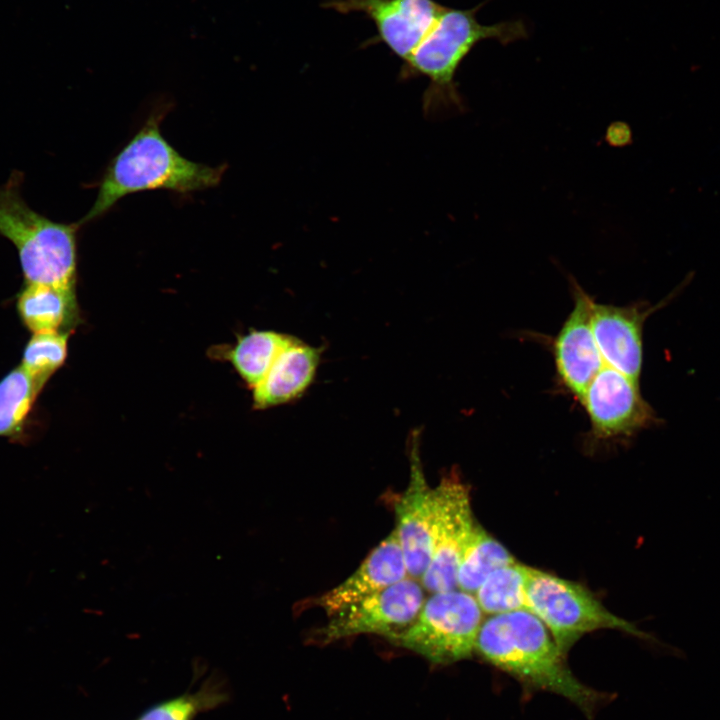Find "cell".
Wrapping results in <instances>:
<instances>
[{"label":"cell","mask_w":720,"mask_h":720,"mask_svg":"<svg viewBox=\"0 0 720 720\" xmlns=\"http://www.w3.org/2000/svg\"><path fill=\"white\" fill-rule=\"evenodd\" d=\"M663 306L646 304L592 306V330L603 362L639 382L643 367V327L651 313Z\"/></svg>","instance_id":"13"},{"label":"cell","mask_w":720,"mask_h":720,"mask_svg":"<svg viewBox=\"0 0 720 720\" xmlns=\"http://www.w3.org/2000/svg\"><path fill=\"white\" fill-rule=\"evenodd\" d=\"M483 621L475 596L456 588L431 593L411 624L385 638L433 665L446 666L472 656Z\"/></svg>","instance_id":"5"},{"label":"cell","mask_w":720,"mask_h":720,"mask_svg":"<svg viewBox=\"0 0 720 720\" xmlns=\"http://www.w3.org/2000/svg\"><path fill=\"white\" fill-rule=\"evenodd\" d=\"M475 652L488 664L515 679L527 692L561 696L592 719L613 697L579 680L543 622L532 612L517 610L484 619Z\"/></svg>","instance_id":"1"},{"label":"cell","mask_w":720,"mask_h":720,"mask_svg":"<svg viewBox=\"0 0 720 720\" xmlns=\"http://www.w3.org/2000/svg\"><path fill=\"white\" fill-rule=\"evenodd\" d=\"M416 432L413 433L409 451L408 484L394 502V530L408 575L420 581L432 555L435 496L434 488L429 486L424 474Z\"/></svg>","instance_id":"11"},{"label":"cell","mask_w":720,"mask_h":720,"mask_svg":"<svg viewBox=\"0 0 720 720\" xmlns=\"http://www.w3.org/2000/svg\"><path fill=\"white\" fill-rule=\"evenodd\" d=\"M80 223H59L22 198L19 176L0 186V235L16 248L25 283L75 287Z\"/></svg>","instance_id":"4"},{"label":"cell","mask_w":720,"mask_h":720,"mask_svg":"<svg viewBox=\"0 0 720 720\" xmlns=\"http://www.w3.org/2000/svg\"><path fill=\"white\" fill-rule=\"evenodd\" d=\"M208 704L203 696L180 697L160 704L147 711L140 720H192L202 705Z\"/></svg>","instance_id":"22"},{"label":"cell","mask_w":720,"mask_h":720,"mask_svg":"<svg viewBox=\"0 0 720 720\" xmlns=\"http://www.w3.org/2000/svg\"><path fill=\"white\" fill-rule=\"evenodd\" d=\"M293 339L294 336L275 331L252 330L238 338L235 345L226 351L225 358L253 389L263 380L278 355Z\"/></svg>","instance_id":"18"},{"label":"cell","mask_w":720,"mask_h":720,"mask_svg":"<svg viewBox=\"0 0 720 720\" xmlns=\"http://www.w3.org/2000/svg\"><path fill=\"white\" fill-rule=\"evenodd\" d=\"M323 8L338 13L360 12L375 25L377 35L362 47L383 43L405 61L436 23L446 6L435 0H328Z\"/></svg>","instance_id":"10"},{"label":"cell","mask_w":720,"mask_h":720,"mask_svg":"<svg viewBox=\"0 0 720 720\" xmlns=\"http://www.w3.org/2000/svg\"><path fill=\"white\" fill-rule=\"evenodd\" d=\"M574 305L558 332L553 355L561 384L581 400L605 365L592 330V298L573 281Z\"/></svg>","instance_id":"12"},{"label":"cell","mask_w":720,"mask_h":720,"mask_svg":"<svg viewBox=\"0 0 720 720\" xmlns=\"http://www.w3.org/2000/svg\"><path fill=\"white\" fill-rule=\"evenodd\" d=\"M421 582L412 577L401 581L329 616L312 633L313 643L327 645L361 634L387 637L405 629L419 613L426 597Z\"/></svg>","instance_id":"7"},{"label":"cell","mask_w":720,"mask_h":720,"mask_svg":"<svg viewBox=\"0 0 720 720\" xmlns=\"http://www.w3.org/2000/svg\"><path fill=\"white\" fill-rule=\"evenodd\" d=\"M525 590L529 611L543 622L565 656L582 636L600 629L649 640V635L610 612L579 583L528 566Z\"/></svg>","instance_id":"6"},{"label":"cell","mask_w":720,"mask_h":720,"mask_svg":"<svg viewBox=\"0 0 720 720\" xmlns=\"http://www.w3.org/2000/svg\"><path fill=\"white\" fill-rule=\"evenodd\" d=\"M580 401L589 418L590 435L598 441L630 437L657 422L639 382L606 365Z\"/></svg>","instance_id":"9"},{"label":"cell","mask_w":720,"mask_h":720,"mask_svg":"<svg viewBox=\"0 0 720 720\" xmlns=\"http://www.w3.org/2000/svg\"><path fill=\"white\" fill-rule=\"evenodd\" d=\"M47 382L32 375L21 364L0 381V436L24 438L33 405Z\"/></svg>","instance_id":"17"},{"label":"cell","mask_w":720,"mask_h":720,"mask_svg":"<svg viewBox=\"0 0 720 720\" xmlns=\"http://www.w3.org/2000/svg\"><path fill=\"white\" fill-rule=\"evenodd\" d=\"M396 531L374 547L343 582L314 598L328 616L408 577ZM410 577V576H409Z\"/></svg>","instance_id":"14"},{"label":"cell","mask_w":720,"mask_h":720,"mask_svg":"<svg viewBox=\"0 0 720 720\" xmlns=\"http://www.w3.org/2000/svg\"><path fill=\"white\" fill-rule=\"evenodd\" d=\"M528 566L515 561L492 572L473 594L483 614L529 611L526 596Z\"/></svg>","instance_id":"20"},{"label":"cell","mask_w":720,"mask_h":720,"mask_svg":"<svg viewBox=\"0 0 720 720\" xmlns=\"http://www.w3.org/2000/svg\"><path fill=\"white\" fill-rule=\"evenodd\" d=\"M70 332L33 333L27 342L21 365L47 382L65 362Z\"/></svg>","instance_id":"21"},{"label":"cell","mask_w":720,"mask_h":720,"mask_svg":"<svg viewBox=\"0 0 720 720\" xmlns=\"http://www.w3.org/2000/svg\"><path fill=\"white\" fill-rule=\"evenodd\" d=\"M485 2L471 9L445 7L434 26L412 54L402 62L399 78L429 80L423 94V110L431 117L445 111L463 112L464 102L455 76L470 51L481 41L493 39L503 45L527 38L522 20L484 25L476 13Z\"/></svg>","instance_id":"2"},{"label":"cell","mask_w":720,"mask_h":720,"mask_svg":"<svg viewBox=\"0 0 720 720\" xmlns=\"http://www.w3.org/2000/svg\"><path fill=\"white\" fill-rule=\"evenodd\" d=\"M162 111L152 113L108 165L89 212L79 222L96 219L124 196L167 189L189 193L219 184L225 166L212 167L183 157L160 131Z\"/></svg>","instance_id":"3"},{"label":"cell","mask_w":720,"mask_h":720,"mask_svg":"<svg viewBox=\"0 0 720 720\" xmlns=\"http://www.w3.org/2000/svg\"><path fill=\"white\" fill-rule=\"evenodd\" d=\"M320 359V348L294 337L253 388L254 408L266 409L302 396L314 381Z\"/></svg>","instance_id":"15"},{"label":"cell","mask_w":720,"mask_h":720,"mask_svg":"<svg viewBox=\"0 0 720 720\" xmlns=\"http://www.w3.org/2000/svg\"><path fill=\"white\" fill-rule=\"evenodd\" d=\"M515 561L501 542L476 523L458 565L457 589L474 594L492 572Z\"/></svg>","instance_id":"19"},{"label":"cell","mask_w":720,"mask_h":720,"mask_svg":"<svg viewBox=\"0 0 720 720\" xmlns=\"http://www.w3.org/2000/svg\"><path fill=\"white\" fill-rule=\"evenodd\" d=\"M16 309L32 333L70 332L77 317L75 287L25 283L17 295Z\"/></svg>","instance_id":"16"},{"label":"cell","mask_w":720,"mask_h":720,"mask_svg":"<svg viewBox=\"0 0 720 720\" xmlns=\"http://www.w3.org/2000/svg\"><path fill=\"white\" fill-rule=\"evenodd\" d=\"M432 555L420 582L430 593L457 588L458 565L476 521L469 489L452 473L434 487Z\"/></svg>","instance_id":"8"}]
</instances>
